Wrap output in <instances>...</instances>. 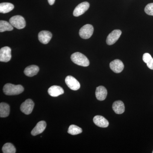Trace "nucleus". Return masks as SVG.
I'll use <instances>...</instances> for the list:
<instances>
[{
    "mask_svg": "<svg viewBox=\"0 0 153 153\" xmlns=\"http://www.w3.org/2000/svg\"><path fill=\"white\" fill-rule=\"evenodd\" d=\"M24 88L21 85H14L7 83L4 85L3 91L7 95H16L20 94L24 91Z\"/></svg>",
    "mask_w": 153,
    "mask_h": 153,
    "instance_id": "nucleus-1",
    "label": "nucleus"
},
{
    "mask_svg": "<svg viewBox=\"0 0 153 153\" xmlns=\"http://www.w3.org/2000/svg\"><path fill=\"white\" fill-rule=\"evenodd\" d=\"M71 59L72 62L76 65L84 67L89 66V60L85 55L80 52L73 53L71 55Z\"/></svg>",
    "mask_w": 153,
    "mask_h": 153,
    "instance_id": "nucleus-2",
    "label": "nucleus"
},
{
    "mask_svg": "<svg viewBox=\"0 0 153 153\" xmlns=\"http://www.w3.org/2000/svg\"><path fill=\"white\" fill-rule=\"evenodd\" d=\"M9 22L13 27L19 30L24 29L26 27V21L25 19L21 16H15L12 17L10 19Z\"/></svg>",
    "mask_w": 153,
    "mask_h": 153,
    "instance_id": "nucleus-3",
    "label": "nucleus"
},
{
    "mask_svg": "<svg viewBox=\"0 0 153 153\" xmlns=\"http://www.w3.org/2000/svg\"><path fill=\"white\" fill-rule=\"evenodd\" d=\"M93 32V26L89 24H87L80 28L79 31V35L82 39H87L92 36Z\"/></svg>",
    "mask_w": 153,
    "mask_h": 153,
    "instance_id": "nucleus-4",
    "label": "nucleus"
},
{
    "mask_svg": "<svg viewBox=\"0 0 153 153\" xmlns=\"http://www.w3.org/2000/svg\"><path fill=\"white\" fill-rule=\"evenodd\" d=\"M34 105L35 104L33 100L29 99L22 103L20 107V109L25 114H30L33 111Z\"/></svg>",
    "mask_w": 153,
    "mask_h": 153,
    "instance_id": "nucleus-5",
    "label": "nucleus"
},
{
    "mask_svg": "<svg viewBox=\"0 0 153 153\" xmlns=\"http://www.w3.org/2000/svg\"><path fill=\"white\" fill-rule=\"evenodd\" d=\"M12 57L11 49L8 47H5L0 49V61L1 62H8Z\"/></svg>",
    "mask_w": 153,
    "mask_h": 153,
    "instance_id": "nucleus-6",
    "label": "nucleus"
},
{
    "mask_svg": "<svg viewBox=\"0 0 153 153\" xmlns=\"http://www.w3.org/2000/svg\"><path fill=\"white\" fill-rule=\"evenodd\" d=\"M89 6L90 5L87 2H83L79 4L74 9L73 12L74 16L78 17L84 14L89 8Z\"/></svg>",
    "mask_w": 153,
    "mask_h": 153,
    "instance_id": "nucleus-7",
    "label": "nucleus"
},
{
    "mask_svg": "<svg viewBox=\"0 0 153 153\" xmlns=\"http://www.w3.org/2000/svg\"><path fill=\"white\" fill-rule=\"evenodd\" d=\"M65 82L68 87L71 90L76 91L80 88V83L73 76L70 75L66 76L65 79Z\"/></svg>",
    "mask_w": 153,
    "mask_h": 153,
    "instance_id": "nucleus-8",
    "label": "nucleus"
},
{
    "mask_svg": "<svg viewBox=\"0 0 153 153\" xmlns=\"http://www.w3.org/2000/svg\"><path fill=\"white\" fill-rule=\"evenodd\" d=\"M121 34L122 32L120 30H116L113 31L107 38V44L108 45H111L115 44L120 37Z\"/></svg>",
    "mask_w": 153,
    "mask_h": 153,
    "instance_id": "nucleus-9",
    "label": "nucleus"
},
{
    "mask_svg": "<svg viewBox=\"0 0 153 153\" xmlns=\"http://www.w3.org/2000/svg\"><path fill=\"white\" fill-rule=\"evenodd\" d=\"M110 67L115 73H120L123 70L124 66L120 60L116 59L110 63Z\"/></svg>",
    "mask_w": 153,
    "mask_h": 153,
    "instance_id": "nucleus-10",
    "label": "nucleus"
},
{
    "mask_svg": "<svg viewBox=\"0 0 153 153\" xmlns=\"http://www.w3.org/2000/svg\"><path fill=\"white\" fill-rule=\"evenodd\" d=\"M52 36V33L49 31H42L38 34V40L42 44H47L49 43Z\"/></svg>",
    "mask_w": 153,
    "mask_h": 153,
    "instance_id": "nucleus-11",
    "label": "nucleus"
},
{
    "mask_svg": "<svg viewBox=\"0 0 153 153\" xmlns=\"http://www.w3.org/2000/svg\"><path fill=\"white\" fill-rule=\"evenodd\" d=\"M47 126V123L44 121H41L36 125L35 127L31 131L32 135L36 136L44 132Z\"/></svg>",
    "mask_w": 153,
    "mask_h": 153,
    "instance_id": "nucleus-12",
    "label": "nucleus"
},
{
    "mask_svg": "<svg viewBox=\"0 0 153 153\" xmlns=\"http://www.w3.org/2000/svg\"><path fill=\"white\" fill-rule=\"evenodd\" d=\"M93 122L96 125L100 127L106 128L109 125L108 121L102 116H96L94 117Z\"/></svg>",
    "mask_w": 153,
    "mask_h": 153,
    "instance_id": "nucleus-13",
    "label": "nucleus"
},
{
    "mask_svg": "<svg viewBox=\"0 0 153 153\" xmlns=\"http://www.w3.org/2000/svg\"><path fill=\"white\" fill-rule=\"evenodd\" d=\"M95 95L96 97L98 100L102 101L106 98L107 95V91L104 86H98L97 87Z\"/></svg>",
    "mask_w": 153,
    "mask_h": 153,
    "instance_id": "nucleus-14",
    "label": "nucleus"
},
{
    "mask_svg": "<svg viewBox=\"0 0 153 153\" xmlns=\"http://www.w3.org/2000/svg\"><path fill=\"white\" fill-rule=\"evenodd\" d=\"M48 93L51 96L57 97L64 93V90L62 87L58 85H53L49 88Z\"/></svg>",
    "mask_w": 153,
    "mask_h": 153,
    "instance_id": "nucleus-15",
    "label": "nucleus"
},
{
    "mask_svg": "<svg viewBox=\"0 0 153 153\" xmlns=\"http://www.w3.org/2000/svg\"><path fill=\"white\" fill-rule=\"evenodd\" d=\"M39 71V68L36 65H31L25 68L24 73L26 76L32 77L36 75Z\"/></svg>",
    "mask_w": 153,
    "mask_h": 153,
    "instance_id": "nucleus-16",
    "label": "nucleus"
},
{
    "mask_svg": "<svg viewBox=\"0 0 153 153\" xmlns=\"http://www.w3.org/2000/svg\"><path fill=\"white\" fill-rule=\"evenodd\" d=\"M112 108L117 114H122L125 111V105L123 102L120 100L114 102L112 105Z\"/></svg>",
    "mask_w": 153,
    "mask_h": 153,
    "instance_id": "nucleus-17",
    "label": "nucleus"
},
{
    "mask_svg": "<svg viewBox=\"0 0 153 153\" xmlns=\"http://www.w3.org/2000/svg\"><path fill=\"white\" fill-rule=\"evenodd\" d=\"M10 105L5 102H1L0 104V117H6L10 114Z\"/></svg>",
    "mask_w": 153,
    "mask_h": 153,
    "instance_id": "nucleus-18",
    "label": "nucleus"
},
{
    "mask_svg": "<svg viewBox=\"0 0 153 153\" xmlns=\"http://www.w3.org/2000/svg\"><path fill=\"white\" fill-rule=\"evenodd\" d=\"M14 6L10 3H2L0 4V13L5 14L13 10Z\"/></svg>",
    "mask_w": 153,
    "mask_h": 153,
    "instance_id": "nucleus-19",
    "label": "nucleus"
},
{
    "mask_svg": "<svg viewBox=\"0 0 153 153\" xmlns=\"http://www.w3.org/2000/svg\"><path fill=\"white\" fill-rule=\"evenodd\" d=\"M13 30V27L10 22L5 21H0V32L1 33L5 31H10Z\"/></svg>",
    "mask_w": 153,
    "mask_h": 153,
    "instance_id": "nucleus-20",
    "label": "nucleus"
},
{
    "mask_svg": "<svg viewBox=\"0 0 153 153\" xmlns=\"http://www.w3.org/2000/svg\"><path fill=\"white\" fill-rule=\"evenodd\" d=\"M2 152L4 153H15L16 149L13 144L7 143L3 146Z\"/></svg>",
    "mask_w": 153,
    "mask_h": 153,
    "instance_id": "nucleus-21",
    "label": "nucleus"
},
{
    "mask_svg": "<svg viewBox=\"0 0 153 153\" xmlns=\"http://www.w3.org/2000/svg\"><path fill=\"white\" fill-rule=\"evenodd\" d=\"M82 128L74 125H71L68 128V133L72 135L78 134L82 132Z\"/></svg>",
    "mask_w": 153,
    "mask_h": 153,
    "instance_id": "nucleus-22",
    "label": "nucleus"
},
{
    "mask_svg": "<svg viewBox=\"0 0 153 153\" xmlns=\"http://www.w3.org/2000/svg\"><path fill=\"white\" fill-rule=\"evenodd\" d=\"M145 12L148 15L153 16V3L147 5L145 8Z\"/></svg>",
    "mask_w": 153,
    "mask_h": 153,
    "instance_id": "nucleus-23",
    "label": "nucleus"
},
{
    "mask_svg": "<svg viewBox=\"0 0 153 153\" xmlns=\"http://www.w3.org/2000/svg\"><path fill=\"white\" fill-rule=\"evenodd\" d=\"M152 58L150 54L148 53H145L143 55V60L146 63H147L148 62H149Z\"/></svg>",
    "mask_w": 153,
    "mask_h": 153,
    "instance_id": "nucleus-24",
    "label": "nucleus"
},
{
    "mask_svg": "<svg viewBox=\"0 0 153 153\" xmlns=\"http://www.w3.org/2000/svg\"><path fill=\"white\" fill-rule=\"evenodd\" d=\"M146 64L148 68L153 70V58Z\"/></svg>",
    "mask_w": 153,
    "mask_h": 153,
    "instance_id": "nucleus-25",
    "label": "nucleus"
},
{
    "mask_svg": "<svg viewBox=\"0 0 153 153\" xmlns=\"http://www.w3.org/2000/svg\"><path fill=\"white\" fill-rule=\"evenodd\" d=\"M55 0H48V2H49V4L50 5H52L54 4V3L55 2Z\"/></svg>",
    "mask_w": 153,
    "mask_h": 153,
    "instance_id": "nucleus-26",
    "label": "nucleus"
},
{
    "mask_svg": "<svg viewBox=\"0 0 153 153\" xmlns=\"http://www.w3.org/2000/svg\"><path fill=\"white\" fill-rule=\"evenodd\" d=\"M152 153H153V152H152Z\"/></svg>",
    "mask_w": 153,
    "mask_h": 153,
    "instance_id": "nucleus-27",
    "label": "nucleus"
}]
</instances>
